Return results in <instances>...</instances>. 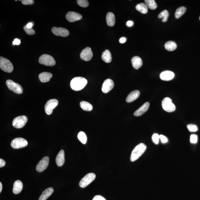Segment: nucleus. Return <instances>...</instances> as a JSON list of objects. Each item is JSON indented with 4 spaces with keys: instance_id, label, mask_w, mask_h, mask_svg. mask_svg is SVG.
Instances as JSON below:
<instances>
[{
    "instance_id": "35",
    "label": "nucleus",
    "mask_w": 200,
    "mask_h": 200,
    "mask_svg": "<svg viewBox=\"0 0 200 200\" xmlns=\"http://www.w3.org/2000/svg\"><path fill=\"white\" fill-rule=\"evenodd\" d=\"M23 29L25 30V32L29 35H33L35 34V31L32 28H27L26 25L25 26L23 27Z\"/></svg>"
},
{
    "instance_id": "30",
    "label": "nucleus",
    "mask_w": 200,
    "mask_h": 200,
    "mask_svg": "<svg viewBox=\"0 0 200 200\" xmlns=\"http://www.w3.org/2000/svg\"><path fill=\"white\" fill-rule=\"evenodd\" d=\"M147 8L150 9L155 10L157 8V5L154 0H145L144 1Z\"/></svg>"
},
{
    "instance_id": "34",
    "label": "nucleus",
    "mask_w": 200,
    "mask_h": 200,
    "mask_svg": "<svg viewBox=\"0 0 200 200\" xmlns=\"http://www.w3.org/2000/svg\"><path fill=\"white\" fill-rule=\"evenodd\" d=\"M187 127L190 132H194L198 131V127L196 125H194V124H189L187 126Z\"/></svg>"
},
{
    "instance_id": "40",
    "label": "nucleus",
    "mask_w": 200,
    "mask_h": 200,
    "mask_svg": "<svg viewBox=\"0 0 200 200\" xmlns=\"http://www.w3.org/2000/svg\"><path fill=\"white\" fill-rule=\"evenodd\" d=\"M92 200H106V199L101 196L96 195L93 198Z\"/></svg>"
},
{
    "instance_id": "17",
    "label": "nucleus",
    "mask_w": 200,
    "mask_h": 200,
    "mask_svg": "<svg viewBox=\"0 0 200 200\" xmlns=\"http://www.w3.org/2000/svg\"><path fill=\"white\" fill-rule=\"evenodd\" d=\"M150 104L148 102H147L143 104L141 107L134 112V115L136 116H139L142 115L148 110Z\"/></svg>"
},
{
    "instance_id": "3",
    "label": "nucleus",
    "mask_w": 200,
    "mask_h": 200,
    "mask_svg": "<svg viewBox=\"0 0 200 200\" xmlns=\"http://www.w3.org/2000/svg\"><path fill=\"white\" fill-rule=\"evenodd\" d=\"M0 68L6 72L10 73L14 70V66L11 61L3 57H0Z\"/></svg>"
},
{
    "instance_id": "15",
    "label": "nucleus",
    "mask_w": 200,
    "mask_h": 200,
    "mask_svg": "<svg viewBox=\"0 0 200 200\" xmlns=\"http://www.w3.org/2000/svg\"><path fill=\"white\" fill-rule=\"evenodd\" d=\"M114 87L113 81L110 79L105 80L102 86V90L103 93H107L110 92Z\"/></svg>"
},
{
    "instance_id": "28",
    "label": "nucleus",
    "mask_w": 200,
    "mask_h": 200,
    "mask_svg": "<svg viewBox=\"0 0 200 200\" xmlns=\"http://www.w3.org/2000/svg\"><path fill=\"white\" fill-rule=\"evenodd\" d=\"M80 105L82 109L86 111H90L93 109V106L88 102L83 101L81 102Z\"/></svg>"
},
{
    "instance_id": "11",
    "label": "nucleus",
    "mask_w": 200,
    "mask_h": 200,
    "mask_svg": "<svg viewBox=\"0 0 200 200\" xmlns=\"http://www.w3.org/2000/svg\"><path fill=\"white\" fill-rule=\"evenodd\" d=\"M49 161V157H45L39 161L36 166V170L39 172H43L48 167Z\"/></svg>"
},
{
    "instance_id": "4",
    "label": "nucleus",
    "mask_w": 200,
    "mask_h": 200,
    "mask_svg": "<svg viewBox=\"0 0 200 200\" xmlns=\"http://www.w3.org/2000/svg\"><path fill=\"white\" fill-rule=\"evenodd\" d=\"M39 62L40 64L46 66H52L56 64L53 57L47 54L42 55L39 58Z\"/></svg>"
},
{
    "instance_id": "31",
    "label": "nucleus",
    "mask_w": 200,
    "mask_h": 200,
    "mask_svg": "<svg viewBox=\"0 0 200 200\" xmlns=\"http://www.w3.org/2000/svg\"><path fill=\"white\" fill-rule=\"evenodd\" d=\"M169 14L167 10H164L159 14L158 17L159 18L162 19V21L163 22H165L167 21L168 17Z\"/></svg>"
},
{
    "instance_id": "37",
    "label": "nucleus",
    "mask_w": 200,
    "mask_h": 200,
    "mask_svg": "<svg viewBox=\"0 0 200 200\" xmlns=\"http://www.w3.org/2000/svg\"><path fill=\"white\" fill-rule=\"evenodd\" d=\"M198 136L195 134H192L190 136V142L192 144H196L198 142Z\"/></svg>"
},
{
    "instance_id": "32",
    "label": "nucleus",
    "mask_w": 200,
    "mask_h": 200,
    "mask_svg": "<svg viewBox=\"0 0 200 200\" xmlns=\"http://www.w3.org/2000/svg\"><path fill=\"white\" fill-rule=\"evenodd\" d=\"M78 137L79 140L83 144H85L87 142V136L84 132H80L78 134Z\"/></svg>"
},
{
    "instance_id": "7",
    "label": "nucleus",
    "mask_w": 200,
    "mask_h": 200,
    "mask_svg": "<svg viewBox=\"0 0 200 200\" xmlns=\"http://www.w3.org/2000/svg\"><path fill=\"white\" fill-rule=\"evenodd\" d=\"M96 175L93 173L86 175L79 182V186L81 188H84L90 184L95 179Z\"/></svg>"
},
{
    "instance_id": "9",
    "label": "nucleus",
    "mask_w": 200,
    "mask_h": 200,
    "mask_svg": "<svg viewBox=\"0 0 200 200\" xmlns=\"http://www.w3.org/2000/svg\"><path fill=\"white\" fill-rule=\"evenodd\" d=\"M28 144V143L25 139L17 138L14 139L12 141L11 147L14 149H19L25 147Z\"/></svg>"
},
{
    "instance_id": "44",
    "label": "nucleus",
    "mask_w": 200,
    "mask_h": 200,
    "mask_svg": "<svg viewBox=\"0 0 200 200\" xmlns=\"http://www.w3.org/2000/svg\"><path fill=\"white\" fill-rule=\"evenodd\" d=\"M126 38L122 37L120 39L119 42L121 43H125V42H126Z\"/></svg>"
},
{
    "instance_id": "27",
    "label": "nucleus",
    "mask_w": 200,
    "mask_h": 200,
    "mask_svg": "<svg viewBox=\"0 0 200 200\" xmlns=\"http://www.w3.org/2000/svg\"><path fill=\"white\" fill-rule=\"evenodd\" d=\"M136 9L142 14H145L148 12V8L146 4L141 3L137 4L136 6Z\"/></svg>"
},
{
    "instance_id": "33",
    "label": "nucleus",
    "mask_w": 200,
    "mask_h": 200,
    "mask_svg": "<svg viewBox=\"0 0 200 200\" xmlns=\"http://www.w3.org/2000/svg\"><path fill=\"white\" fill-rule=\"evenodd\" d=\"M77 2L78 5L83 8H86L89 6V2L87 0H78Z\"/></svg>"
},
{
    "instance_id": "14",
    "label": "nucleus",
    "mask_w": 200,
    "mask_h": 200,
    "mask_svg": "<svg viewBox=\"0 0 200 200\" xmlns=\"http://www.w3.org/2000/svg\"><path fill=\"white\" fill-rule=\"evenodd\" d=\"M52 33L55 35L66 37L69 35V31L67 29L63 27H53L52 29Z\"/></svg>"
},
{
    "instance_id": "21",
    "label": "nucleus",
    "mask_w": 200,
    "mask_h": 200,
    "mask_svg": "<svg viewBox=\"0 0 200 200\" xmlns=\"http://www.w3.org/2000/svg\"><path fill=\"white\" fill-rule=\"evenodd\" d=\"M131 62L133 66L136 69H139L143 65L142 60L138 56L134 57L131 60Z\"/></svg>"
},
{
    "instance_id": "23",
    "label": "nucleus",
    "mask_w": 200,
    "mask_h": 200,
    "mask_svg": "<svg viewBox=\"0 0 200 200\" xmlns=\"http://www.w3.org/2000/svg\"><path fill=\"white\" fill-rule=\"evenodd\" d=\"M23 186V183L21 181H16L14 182V187H13V192L15 194H19L22 190Z\"/></svg>"
},
{
    "instance_id": "22",
    "label": "nucleus",
    "mask_w": 200,
    "mask_h": 200,
    "mask_svg": "<svg viewBox=\"0 0 200 200\" xmlns=\"http://www.w3.org/2000/svg\"><path fill=\"white\" fill-rule=\"evenodd\" d=\"M53 189L52 187H50L45 189L42 192L38 200H46L53 194Z\"/></svg>"
},
{
    "instance_id": "10",
    "label": "nucleus",
    "mask_w": 200,
    "mask_h": 200,
    "mask_svg": "<svg viewBox=\"0 0 200 200\" xmlns=\"http://www.w3.org/2000/svg\"><path fill=\"white\" fill-rule=\"evenodd\" d=\"M58 105V101L56 99H52L48 100L45 106V112L48 115L51 114L53 109Z\"/></svg>"
},
{
    "instance_id": "19",
    "label": "nucleus",
    "mask_w": 200,
    "mask_h": 200,
    "mask_svg": "<svg viewBox=\"0 0 200 200\" xmlns=\"http://www.w3.org/2000/svg\"><path fill=\"white\" fill-rule=\"evenodd\" d=\"M53 77L51 73L43 72L41 73L39 75L40 81L42 83H46L49 82Z\"/></svg>"
},
{
    "instance_id": "41",
    "label": "nucleus",
    "mask_w": 200,
    "mask_h": 200,
    "mask_svg": "<svg viewBox=\"0 0 200 200\" xmlns=\"http://www.w3.org/2000/svg\"><path fill=\"white\" fill-rule=\"evenodd\" d=\"M20 43V40L17 38L14 39V41L13 42V44L14 45H19Z\"/></svg>"
},
{
    "instance_id": "46",
    "label": "nucleus",
    "mask_w": 200,
    "mask_h": 200,
    "mask_svg": "<svg viewBox=\"0 0 200 200\" xmlns=\"http://www.w3.org/2000/svg\"><path fill=\"white\" fill-rule=\"evenodd\" d=\"M2 185L1 182H0V193L2 192Z\"/></svg>"
},
{
    "instance_id": "12",
    "label": "nucleus",
    "mask_w": 200,
    "mask_h": 200,
    "mask_svg": "<svg viewBox=\"0 0 200 200\" xmlns=\"http://www.w3.org/2000/svg\"><path fill=\"white\" fill-rule=\"evenodd\" d=\"M93 55L91 48L90 47H87L81 52L80 54V57L83 60L88 61L92 59Z\"/></svg>"
},
{
    "instance_id": "5",
    "label": "nucleus",
    "mask_w": 200,
    "mask_h": 200,
    "mask_svg": "<svg viewBox=\"0 0 200 200\" xmlns=\"http://www.w3.org/2000/svg\"><path fill=\"white\" fill-rule=\"evenodd\" d=\"M162 105L163 109L166 112H171L175 110V106L172 103V99L169 97L165 98L162 101Z\"/></svg>"
},
{
    "instance_id": "8",
    "label": "nucleus",
    "mask_w": 200,
    "mask_h": 200,
    "mask_svg": "<svg viewBox=\"0 0 200 200\" xmlns=\"http://www.w3.org/2000/svg\"><path fill=\"white\" fill-rule=\"evenodd\" d=\"M7 87L10 90H12L17 94H21L23 93L22 87L17 83L14 82L12 80H7L6 82Z\"/></svg>"
},
{
    "instance_id": "25",
    "label": "nucleus",
    "mask_w": 200,
    "mask_h": 200,
    "mask_svg": "<svg viewBox=\"0 0 200 200\" xmlns=\"http://www.w3.org/2000/svg\"><path fill=\"white\" fill-rule=\"evenodd\" d=\"M102 59L105 62L109 63L111 62L112 58L111 54L108 50H106L103 52L102 55Z\"/></svg>"
},
{
    "instance_id": "42",
    "label": "nucleus",
    "mask_w": 200,
    "mask_h": 200,
    "mask_svg": "<svg viewBox=\"0 0 200 200\" xmlns=\"http://www.w3.org/2000/svg\"><path fill=\"white\" fill-rule=\"evenodd\" d=\"M5 161L2 159H0V167L2 168L5 166Z\"/></svg>"
},
{
    "instance_id": "6",
    "label": "nucleus",
    "mask_w": 200,
    "mask_h": 200,
    "mask_svg": "<svg viewBox=\"0 0 200 200\" xmlns=\"http://www.w3.org/2000/svg\"><path fill=\"white\" fill-rule=\"evenodd\" d=\"M27 121V118L25 115L19 116L15 118L12 122V125L14 128L20 129L25 125Z\"/></svg>"
},
{
    "instance_id": "45",
    "label": "nucleus",
    "mask_w": 200,
    "mask_h": 200,
    "mask_svg": "<svg viewBox=\"0 0 200 200\" xmlns=\"http://www.w3.org/2000/svg\"><path fill=\"white\" fill-rule=\"evenodd\" d=\"M33 23H32L31 22L27 24L26 26H27V28H32V27H33Z\"/></svg>"
},
{
    "instance_id": "16",
    "label": "nucleus",
    "mask_w": 200,
    "mask_h": 200,
    "mask_svg": "<svg viewBox=\"0 0 200 200\" xmlns=\"http://www.w3.org/2000/svg\"><path fill=\"white\" fill-rule=\"evenodd\" d=\"M174 77V73L170 71H163L160 75V79L164 81H170L173 79Z\"/></svg>"
},
{
    "instance_id": "13",
    "label": "nucleus",
    "mask_w": 200,
    "mask_h": 200,
    "mask_svg": "<svg viewBox=\"0 0 200 200\" xmlns=\"http://www.w3.org/2000/svg\"><path fill=\"white\" fill-rule=\"evenodd\" d=\"M66 18L70 22H74L81 20L82 18V17L78 13L71 11L67 13Z\"/></svg>"
},
{
    "instance_id": "2",
    "label": "nucleus",
    "mask_w": 200,
    "mask_h": 200,
    "mask_svg": "<svg viewBox=\"0 0 200 200\" xmlns=\"http://www.w3.org/2000/svg\"><path fill=\"white\" fill-rule=\"evenodd\" d=\"M147 147V146L143 143H141L137 145L131 153V161L134 162L138 160L145 151Z\"/></svg>"
},
{
    "instance_id": "43",
    "label": "nucleus",
    "mask_w": 200,
    "mask_h": 200,
    "mask_svg": "<svg viewBox=\"0 0 200 200\" xmlns=\"http://www.w3.org/2000/svg\"><path fill=\"white\" fill-rule=\"evenodd\" d=\"M126 24L128 27H131L133 25L134 22L132 21H131V20H129V21L127 22Z\"/></svg>"
},
{
    "instance_id": "47",
    "label": "nucleus",
    "mask_w": 200,
    "mask_h": 200,
    "mask_svg": "<svg viewBox=\"0 0 200 200\" xmlns=\"http://www.w3.org/2000/svg\"><path fill=\"white\" fill-rule=\"evenodd\" d=\"M199 19H200V17H199Z\"/></svg>"
},
{
    "instance_id": "1",
    "label": "nucleus",
    "mask_w": 200,
    "mask_h": 200,
    "mask_svg": "<svg viewBox=\"0 0 200 200\" xmlns=\"http://www.w3.org/2000/svg\"><path fill=\"white\" fill-rule=\"evenodd\" d=\"M87 83L85 78L81 77H77L73 78L70 83L71 89L75 91H79L84 89Z\"/></svg>"
},
{
    "instance_id": "36",
    "label": "nucleus",
    "mask_w": 200,
    "mask_h": 200,
    "mask_svg": "<svg viewBox=\"0 0 200 200\" xmlns=\"http://www.w3.org/2000/svg\"><path fill=\"white\" fill-rule=\"evenodd\" d=\"M160 139V135L158 134H154L152 136V140L153 142L156 144H158L159 142V140Z\"/></svg>"
},
{
    "instance_id": "29",
    "label": "nucleus",
    "mask_w": 200,
    "mask_h": 200,
    "mask_svg": "<svg viewBox=\"0 0 200 200\" xmlns=\"http://www.w3.org/2000/svg\"><path fill=\"white\" fill-rule=\"evenodd\" d=\"M186 11V8L185 7L181 6L179 7L176 9L175 13V17L178 19L181 17Z\"/></svg>"
},
{
    "instance_id": "20",
    "label": "nucleus",
    "mask_w": 200,
    "mask_h": 200,
    "mask_svg": "<svg viewBox=\"0 0 200 200\" xmlns=\"http://www.w3.org/2000/svg\"><path fill=\"white\" fill-rule=\"evenodd\" d=\"M65 154L63 150H61L59 151L56 158V162L57 165L58 166H61L65 163Z\"/></svg>"
},
{
    "instance_id": "39",
    "label": "nucleus",
    "mask_w": 200,
    "mask_h": 200,
    "mask_svg": "<svg viewBox=\"0 0 200 200\" xmlns=\"http://www.w3.org/2000/svg\"><path fill=\"white\" fill-rule=\"evenodd\" d=\"M160 139L161 140L162 142L163 143V144L167 143L168 141L167 138L162 135H160Z\"/></svg>"
},
{
    "instance_id": "26",
    "label": "nucleus",
    "mask_w": 200,
    "mask_h": 200,
    "mask_svg": "<svg viewBox=\"0 0 200 200\" xmlns=\"http://www.w3.org/2000/svg\"><path fill=\"white\" fill-rule=\"evenodd\" d=\"M177 45L175 42L173 41H169L166 42L165 45V48L169 51H173L177 48Z\"/></svg>"
},
{
    "instance_id": "38",
    "label": "nucleus",
    "mask_w": 200,
    "mask_h": 200,
    "mask_svg": "<svg viewBox=\"0 0 200 200\" xmlns=\"http://www.w3.org/2000/svg\"><path fill=\"white\" fill-rule=\"evenodd\" d=\"M21 1L22 3L24 5H31L34 4L33 0H22Z\"/></svg>"
},
{
    "instance_id": "24",
    "label": "nucleus",
    "mask_w": 200,
    "mask_h": 200,
    "mask_svg": "<svg viewBox=\"0 0 200 200\" xmlns=\"http://www.w3.org/2000/svg\"><path fill=\"white\" fill-rule=\"evenodd\" d=\"M106 22L108 26L113 27L115 24V18L114 14L111 12L108 13L106 17Z\"/></svg>"
},
{
    "instance_id": "18",
    "label": "nucleus",
    "mask_w": 200,
    "mask_h": 200,
    "mask_svg": "<svg viewBox=\"0 0 200 200\" xmlns=\"http://www.w3.org/2000/svg\"><path fill=\"white\" fill-rule=\"evenodd\" d=\"M140 92L138 90H135L131 92L126 97L127 103H130L136 100L140 95Z\"/></svg>"
}]
</instances>
